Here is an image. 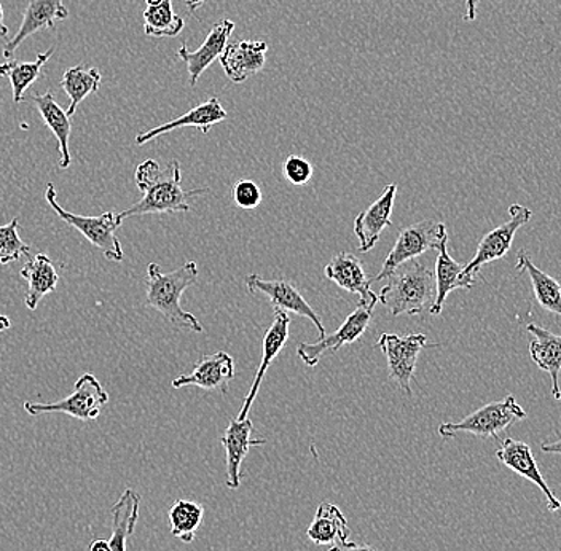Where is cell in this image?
<instances>
[{
  "mask_svg": "<svg viewBox=\"0 0 561 551\" xmlns=\"http://www.w3.org/2000/svg\"><path fill=\"white\" fill-rule=\"evenodd\" d=\"M182 171L179 161H171L161 168L156 160H146L136 170L135 181L142 199L118 213V220L129 217L147 216V214L188 213L192 209L193 196L206 195L208 188L184 190L181 185Z\"/></svg>",
  "mask_w": 561,
  "mask_h": 551,
  "instance_id": "6da1fadb",
  "label": "cell"
},
{
  "mask_svg": "<svg viewBox=\"0 0 561 551\" xmlns=\"http://www.w3.org/2000/svg\"><path fill=\"white\" fill-rule=\"evenodd\" d=\"M198 280V266L187 262L181 268L163 273L160 265L150 263L147 266L146 305L163 314L168 321L182 329L203 333V325L191 312L182 310L181 297L188 287Z\"/></svg>",
  "mask_w": 561,
  "mask_h": 551,
  "instance_id": "7a4b0ae2",
  "label": "cell"
},
{
  "mask_svg": "<svg viewBox=\"0 0 561 551\" xmlns=\"http://www.w3.org/2000/svg\"><path fill=\"white\" fill-rule=\"evenodd\" d=\"M388 283L381 289L380 301L392 315H419L436 300V276L430 266L420 260L412 265L399 266L386 277Z\"/></svg>",
  "mask_w": 561,
  "mask_h": 551,
  "instance_id": "3957f363",
  "label": "cell"
},
{
  "mask_svg": "<svg viewBox=\"0 0 561 551\" xmlns=\"http://www.w3.org/2000/svg\"><path fill=\"white\" fill-rule=\"evenodd\" d=\"M526 417L525 410L518 405L514 395H507L500 402L489 403L466 416L459 423H444L438 426V435L445 440L458 434H471L480 438H496L500 440L501 432L507 431L518 421Z\"/></svg>",
  "mask_w": 561,
  "mask_h": 551,
  "instance_id": "277c9868",
  "label": "cell"
},
{
  "mask_svg": "<svg viewBox=\"0 0 561 551\" xmlns=\"http://www.w3.org/2000/svg\"><path fill=\"white\" fill-rule=\"evenodd\" d=\"M45 199L62 222L80 231L87 241L103 252L108 262H122L125 255H123L122 244L117 238V230L122 225L117 213H105L103 216L96 217L77 216V214L69 213L56 199V190L53 184L47 185Z\"/></svg>",
  "mask_w": 561,
  "mask_h": 551,
  "instance_id": "5b68a950",
  "label": "cell"
},
{
  "mask_svg": "<svg viewBox=\"0 0 561 551\" xmlns=\"http://www.w3.org/2000/svg\"><path fill=\"white\" fill-rule=\"evenodd\" d=\"M448 241L447 227L445 223L423 220V222L409 225L402 228L396 244L386 257L381 272L371 284L383 280L391 275L399 266L405 265L410 260H416L427 251L440 248L442 242Z\"/></svg>",
  "mask_w": 561,
  "mask_h": 551,
  "instance_id": "8992f818",
  "label": "cell"
},
{
  "mask_svg": "<svg viewBox=\"0 0 561 551\" xmlns=\"http://www.w3.org/2000/svg\"><path fill=\"white\" fill-rule=\"evenodd\" d=\"M108 402V394L94 375L85 374L77 379L72 394L55 403H24V410L33 416L47 413H65L80 421H94Z\"/></svg>",
  "mask_w": 561,
  "mask_h": 551,
  "instance_id": "52a82bcc",
  "label": "cell"
},
{
  "mask_svg": "<svg viewBox=\"0 0 561 551\" xmlns=\"http://www.w3.org/2000/svg\"><path fill=\"white\" fill-rule=\"evenodd\" d=\"M377 346L383 351L386 363H388L389 378L407 395H412V379L415 377L420 353L426 347H436L437 345H430L424 333L405 336L385 333L378 340Z\"/></svg>",
  "mask_w": 561,
  "mask_h": 551,
  "instance_id": "ba28073f",
  "label": "cell"
},
{
  "mask_svg": "<svg viewBox=\"0 0 561 551\" xmlns=\"http://www.w3.org/2000/svg\"><path fill=\"white\" fill-rule=\"evenodd\" d=\"M249 294L265 295L272 303L273 310L293 312V314L307 318L318 329L319 340L325 338V328L319 319L318 312L305 300L300 290L287 279H262L259 275H249L244 279Z\"/></svg>",
  "mask_w": 561,
  "mask_h": 551,
  "instance_id": "9c48e42d",
  "label": "cell"
},
{
  "mask_svg": "<svg viewBox=\"0 0 561 551\" xmlns=\"http://www.w3.org/2000/svg\"><path fill=\"white\" fill-rule=\"evenodd\" d=\"M508 214H511L508 222L494 228V230L486 233L483 240L480 241L476 255H473L471 262L465 266L466 275L476 277L486 263L501 260L504 255H507L508 251H511L512 242H514L515 234H517V231L520 230L524 225L528 223L533 217L531 210L522 205H512L508 207Z\"/></svg>",
  "mask_w": 561,
  "mask_h": 551,
  "instance_id": "30bf717a",
  "label": "cell"
},
{
  "mask_svg": "<svg viewBox=\"0 0 561 551\" xmlns=\"http://www.w3.org/2000/svg\"><path fill=\"white\" fill-rule=\"evenodd\" d=\"M375 308L364 307V305L359 303V307L356 308L348 318L345 319L342 325H340L339 330L332 335L325 336V338L319 340L314 345H310V343H301L298 346L297 354L300 357L301 363L308 365V367H316L321 360V357L324 356L328 351H336L340 347L346 345H353L356 343L360 336L366 333L368 324L371 321V312H374Z\"/></svg>",
  "mask_w": 561,
  "mask_h": 551,
  "instance_id": "8fae6325",
  "label": "cell"
},
{
  "mask_svg": "<svg viewBox=\"0 0 561 551\" xmlns=\"http://www.w3.org/2000/svg\"><path fill=\"white\" fill-rule=\"evenodd\" d=\"M496 458L501 464L506 466L507 469H511L517 475L524 477L528 482L535 483L542 491L547 501V510H560L561 502L557 500L556 494L552 493L549 484L543 480L541 470H539L538 462H536L529 445H526L525 441L514 440V438H506V440L501 441V447L496 451Z\"/></svg>",
  "mask_w": 561,
  "mask_h": 551,
  "instance_id": "7c38bea8",
  "label": "cell"
},
{
  "mask_svg": "<svg viewBox=\"0 0 561 551\" xmlns=\"http://www.w3.org/2000/svg\"><path fill=\"white\" fill-rule=\"evenodd\" d=\"M254 424L249 417L245 420H231L226 434L220 438V445L226 449L227 486L230 490H238L243 479L241 467L245 455L252 447H262L268 444L266 438H252Z\"/></svg>",
  "mask_w": 561,
  "mask_h": 551,
  "instance_id": "4fadbf2b",
  "label": "cell"
},
{
  "mask_svg": "<svg viewBox=\"0 0 561 551\" xmlns=\"http://www.w3.org/2000/svg\"><path fill=\"white\" fill-rule=\"evenodd\" d=\"M398 185H388L380 198L375 199L364 213L354 219V234L359 240V251L367 254L380 241L381 233L391 227L392 209H394Z\"/></svg>",
  "mask_w": 561,
  "mask_h": 551,
  "instance_id": "5bb4252c",
  "label": "cell"
},
{
  "mask_svg": "<svg viewBox=\"0 0 561 551\" xmlns=\"http://www.w3.org/2000/svg\"><path fill=\"white\" fill-rule=\"evenodd\" d=\"M68 16L69 10L66 9L62 0H30L20 30L3 47V58L13 59L18 47H21L26 38L38 31H55L56 21L66 20Z\"/></svg>",
  "mask_w": 561,
  "mask_h": 551,
  "instance_id": "9a60e30c",
  "label": "cell"
},
{
  "mask_svg": "<svg viewBox=\"0 0 561 551\" xmlns=\"http://www.w3.org/2000/svg\"><path fill=\"white\" fill-rule=\"evenodd\" d=\"M324 275L340 289L359 295L360 305H364V307H377L378 297L370 289L371 279H368L363 262L356 255L348 254V252H340V254L333 255L331 262L324 268Z\"/></svg>",
  "mask_w": 561,
  "mask_h": 551,
  "instance_id": "2e32d148",
  "label": "cell"
},
{
  "mask_svg": "<svg viewBox=\"0 0 561 551\" xmlns=\"http://www.w3.org/2000/svg\"><path fill=\"white\" fill-rule=\"evenodd\" d=\"M234 378V360L228 353H214L203 356L191 375H181L173 381L174 389L196 386L205 391L228 392V386Z\"/></svg>",
  "mask_w": 561,
  "mask_h": 551,
  "instance_id": "e0dca14e",
  "label": "cell"
},
{
  "mask_svg": "<svg viewBox=\"0 0 561 551\" xmlns=\"http://www.w3.org/2000/svg\"><path fill=\"white\" fill-rule=\"evenodd\" d=\"M233 31V21L220 20L210 27L208 37H206V41L203 42L198 50L191 51L185 44L179 48V59L187 65L188 83H191V87H196L199 77L205 73V70L220 58Z\"/></svg>",
  "mask_w": 561,
  "mask_h": 551,
  "instance_id": "ac0fdd59",
  "label": "cell"
},
{
  "mask_svg": "<svg viewBox=\"0 0 561 551\" xmlns=\"http://www.w3.org/2000/svg\"><path fill=\"white\" fill-rule=\"evenodd\" d=\"M290 322H293V319H290L289 312L275 310L273 324L270 325V329L266 330L265 336H263L262 363L259 365V370L257 374H255L254 382H252L251 391L245 395L243 406H241L240 414H238L237 420H245L249 412H251L252 405H254L255 402V397H257L259 391H261V386L263 378H265L266 370H268L270 365L275 363L276 357L279 356L280 349L286 346L287 340H289Z\"/></svg>",
  "mask_w": 561,
  "mask_h": 551,
  "instance_id": "d6986e66",
  "label": "cell"
},
{
  "mask_svg": "<svg viewBox=\"0 0 561 551\" xmlns=\"http://www.w3.org/2000/svg\"><path fill=\"white\" fill-rule=\"evenodd\" d=\"M266 50L268 45L257 41H241L227 45L219 58L227 79L234 85H240L261 72L265 68Z\"/></svg>",
  "mask_w": 561,
  "mask_h": 551,
  "instance_id": "ffe728a7",
  "label": "cell"
},
{
  "mask_svg": "<svg viewBox=\"0 0 561 551\" xmlns=\"http://www.w3.org/2000/svg\"><path fill=\"white\" fill-rule=\"evenodd\" d=\"M227 118V111L220 104V101L217 97H210L206 103L196 105V107H193L192 111H188L182 117L157 126V128L150 129V131L142 133V135L136 138V144L144 146V144L150 142V140L158 138V136L167 135V133L179 128H196L199 129L202 135L208 136L214 125L226 122Z\"/></svg>",
  "mask_w": 561,
  "mask_h": 551,
  "instance_id": "44dd1931",
  "label": "cell"
},
{
  "mask_svg": "<svg viewBox=\"0 0 561 551\" xmlns=\"http://www.w3.org/2000/svg\"><path fill=\"white\" fill-rule=\"evenodd\" d=\"M448 241H444L440 248L437 249L438 257L436 263V300L431 307V314L438 315L444 310L445 301L448 295L456 289H472L476 286V277L466 275L465 266L459 265L458 262L450 254L447 249Z\"/></svg>",
  "mask_w": 561,
  "mask_h": 551,
  "instance_id": "7402d4cb",
  "label": "cell"
},
{
  "mask_svg": "<svg viewBox=\"0 0 561 551\" xmlns=\"http://www.w3.org/2000/svg\"><path fill=\"white\" fill-rule=\"evenodd\" d=\"M526 330L535 336V340L529 343L531 359L535 360V364L542 371L549 374L550 379H552L553 399L561 400L559 384L561 374V336L536 324L526 325Z\"/></svg>",
  "mask_w": 561,
  "mask_h": 551,
  "instance_id": "603a6c76",
  "label": "cell"
},
{
  "mask_svg": "<svg viewBox=\"0 0 561 551\" xmlns=\"http://www.w3.org/2000/svg\"><path fill=\"white\" fill-rule=\"evenodd\" d=\"M20 276L27 283V292L24 297L27 310L35 311L38 301L45 295L53 294L58 286L59 275L53 265L51 259L45 254H37L27 257L26 265L20 272Z\"/></svg>",
  "mask_w": 561,
  "mask_h": 551,
  "instance_id": "cb8c5ba5",
  "label": "cell"
},
{
  "mask_svg": "<svg viewBox=\"0 0 561 551\" xmlns=\"http://www.w3.org/2000/svg\"><path fill=\"white\" fill-rule=\"evenodd\" d=\"M350 526L343 512L331 502H322L316 510L307 536L316 546H335L348 542Z\"/></svg>",
  "mask_w": 561,
  "mask_h": 551,
  "instance_id": "d4e9b609",
  "label": "cell"
},
{
  "mask_svg": "<svg viewBox=\"0 0 561 551\" xmlns=\"http://www.w3.org/2000/svg\"><path fill=\"white\" fill-rule=\"evenodd\" d=\"M33 103L37 107L42 120L48 126L55 138L58 139L59 153H61L59 168L68 170L70 167L69 138L70 131H72L70 117L66 114L65 108L56 103L51 91H47L45 94H33Z\"/></svg>",
  "mask_w": 561,
  "mask_h": 551,
  "instance_id": "484cf974",
  "label": "cell"
},
{
  "mask_svg": "<svg viewBox=\"0 0 561 551\" xmlns=\"http://www.w3.org/2000/svg\"><path fill=\"white\" fill-rule=\"evenodd\" d=\"M140 496L135 490L128 487L121 500L112 507V536L108 539L111 551H126L128 539L138 525Z\"/></svg>",
  "mask_w": 561,
  "mask_h": 551,
  "instance_id": "4316f807",
  "label": "cell"
},
{
  "mask_svg": "<svg viewBox=\"0 0 561 551\" xmlns=\"http://www.w3.org/2000/svg\"><path fill=\"white\" fill-rule=\"evenodd\" d=\"M517 272H526L531 279L533 290H535L536 301L542 310L561 315V284L552 276L543 273L528 257L525 249H522L517 255Z\"/></svg>",
  "mask_w": 561,
  "mask_h": 551,
  "instance_id": "83f0119b",
  "label": "cell"
},
{
  "mask_svg": "<svg viewBox=\"0 0 561 551\" xmlns=\"http://www.w3.org/2000/svg\"><path fill=\"white\" fill-rule=\"evenodd\" d=\"M101 82H103V76H101L98 68H88V66L79 65L66 70L61 79V88L70 100L68 111H66L68 117H72L76 114L77 107L90 94H96L100 91Z\"/></svg>",
  "mask_w": 561,
  "mask_h": 551,
  "instance_id": "f1b7e54d",
  "label": "cell"
},
{
  "mask_svg": "<svg viewBox=\"0 0 561 551\" xmlns=\"http://www.w3.org/2000/svg\"><path fill=\"white\" fill-rule=\"evenodd\" d=\"M55 55V50H48L41 53L34 62H20L16 59H9V61L0 65V77H7L12 85L13 101L20 104L24 101V94H26L27 88L33 85L35 80L41 77L42 68L47 65L48 59Z\"/></svg>",
  "mask_w": 561,
  "mask_h": 551,
  "instance_id": "f546056e",
  "label": "cell"
},
{
  "mask_svg": "<svg viewBox=\"0 0 561 551\" xmlns=\"http://www.w3.org/2000/svg\"><path fill=\"white\" fill-rule=\"evenodd\" d=\"M168 518H170L171 535L181 539L182 542L192 543L205 518V507L198 502L179 500L170 508Z\"/></svg>",
  "mask_w": 561,
  "mask_h": 551,
  "instance_id": "4dcf8cb0",
  "label": "cell"
},
{
  "mask_svg": "<svg viewBox=\"0 0 561 551\" xmlns=\"http://www.w3.org/2000/svg\"><path fill=\"white\" fill-rule=\"evenodd\" d=\"M184 27L185 21L175 15L171 0L147 7L144 12V33L149 37H178Z\"/></svg>",
  "mask_w": 561,
  "mask_h": 551,
  "instance_id": "1f68e13d",
  "label": "cell"
},
{
  "mask_svg": "<svg viewBox=\"0 0 561 551\" xmlns=\"http://www.w3.org/2000/svg\"><path fill=\"white\" fill-rule=\"evenodd\" d=\"M30 245L18 234V219L0 225V265L18 262L23 255L30 257Z\"/></svg>",
  "mask_w": 561,
  "mask_h": 551,
  "instance_id": "d6a6232c",
  "label": "cell"
},
{
  "mask_svg": "<svg viewBox=\"0 0 561 551\" xmlns=\"http://www.w3.org/2000/svg\"><path fill=\"white\" fill-rule=\"evenodd\" d=\"M283 174L290 184L301 187L313 179V164L307 158L290 156L283 163Z\"/></svg>",
  "mask_w": 561,
  "mask_h": 551,
  "instance_id": "836d02e7",
  "label": "cell"
},
{
  "mask_svg": "<svg viewBox=\"0 0 561 551\" xmlns=\"http://www.w3.org/2000/svg\"><path fill=\"white\" fill-rule=\"evenodd\" d=\"M231 198H233L234 205L241 209L252 210L262 205V190L254 181L244 179L233 185Z\"/></svg>",
  "mask_w": 561,
  "mask_h": 551,
  "instance_id": "e575fe53",
  "label": "cell"
},
{
  "mask_svg": "<svg viewBox=\"0 0 561 551\" xmlns=\"http://www.w3.org/2000/svg\"><path fill=\"white\" fill-rule=\"evenodd\" d=\"M329 551H377L374 547L367 546V543L356 542H342L332 546Z\"/></svg>",
  "mask_w": 561,
  "mask_h": 551,
  "instance_id": "d590c367",
  "label": "cell"
},
{
  "mask_svg": "<svg viewBox=\"0 0 561 551\" xmlns=\"http://www.w3.org/2000/svg\"><path fill=\"white\" fill-rule=\"evenodd\" d=\"M480 0H466V21H476Z\"/></svg>",
  "mask_w": 561,
  "mask_h": 551,
  "instance_id": "8d00e7d4",
  "label": "cell"
},
{
  "mask_svg": "<svg viewBox=\"0 0 561 551\" xmlns=\"http://www.w3.org/2000/svg\"><path fill=\"white\" fill-rule=\"evenodd\" d=\"M541 449L543 452H550V455L561 456V438L557 441H549V444H542Z\"/></svg>",
  "mask_w": 561,
  "mask_h": 551,
  "instance_id": "74e56055",
  "label": "cell"
},
{
  "mask_svg": "<svg viewBox=\"0 0 561 551\" xmlns=\"http://www.w3.org/2000/svg\"><path fill=\"white\" fill-rule=\"evenodd\" d=\"M90 551H111V546H108V540L96 539L91 542Z\"/></svg>",
  "mask_w": 561,
  "mask_h": 551,
  "instance_id": "f35d334b",
  "label": "cell"
},
{
  "mask_svg": "<svg viewBox=\"0 0 561 551\" xmlns=\"http://www.w3.org/2000/svg\"><path fill=\"white\" fill-rule=\"evenodd\" d=\"M10 30L7 26L5 21H3V9L2 3H0V38H9Z\"/></svg>",
  "mask_w": 561,
  "mask_h": 551,
  "instance_id": "ab89813d",
  "label": "cell"
},
{
  "mask_svg": "<svg viewBox=\"0 0 561 551\" xmlns=\"http://www.w3.org/2000/svg\"><path fill=\"white\" fill-rule=\"evenodd\" d=\"M12 328V321L7 315H0V333Z\"/></svg>",
  "mask_w": 561,
  "mask_h": 551,
  "instance_id": "60d3db41",
  "label": "cell"
},
{
  "mask_svg": "<svg viewBox=\"0 0 561 551\" xmlns=\"http://www.w3.org/2000/svg\"><path fill=\"white\" fill-rule=\"evenodd\" d=\"M206 0H187V7L191 12H195L196 9H199V7L205 3Z\"/></svg>",
  "mask_w": 561,
  "mask_h": 551,
  "instance_id": "b9f144b4",
  "label": "cell"
},
{
  "mask_svg": "<svg viewBox=\"0 0 561 551\" xmlns=\"http://www.w3.org/2000/svg\"><path fill=\"white\" fill-rule=\"evenodd\" d=\"M163 2V0H146L147 7L158 5V3Z\"/></svg>",
  "mask_w": 561,
  "mask_h": 551,
  "instance_id": "7bdbcfd3",
  "label": "cell"
}]
</instances>
